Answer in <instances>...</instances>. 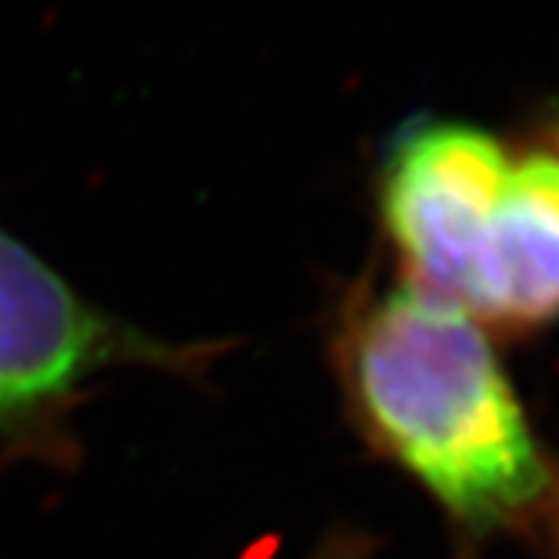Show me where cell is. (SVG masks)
I'll return each instance as SVG.
<instances>
[{"label":"cell","mask_w":559,"mask_h":559,"mask_svg":"<svg viewBox=\"0 0 559 559\" xmlns=\"http://www.w3.org/2000/svg\"><path fill=\"white\" fill-rule=\"evenodd\" d=\"M330 360L360 439L460 532H522L547 513L554 463L473 314L401 277L355 283L330 326Z\"/></svg>","instance_id":"6da1fadb"},{"label":"cell","mask_w":559,"mask_h":559,"mask_svg":"<svg viewBox=\"0 0 559 559\" xmlns=\"http://www.w3.org/2000/svg\"><path fill=\"white\" fill-rule=\"evenodd\" d=\"M221 342H171L106 311L0 227V444L22 457H72V414L116 370L200 380Z\"/></svg>","instance_id":"7a4b0ae2"},{"label":"cell","mask_w":559,"mask_h":559,"mask_svg":"<svg viewBox=\"0 0 559 559\" xmlns=\"http://www.w3.org/2000/svg\"><path fill=\"white\" fill-rule=\"evenodd\" d=\"M510 168L503 143L463 121H419L399 134L380 175L399 277L463 308Z\"/></svg>","instance_id":"3957f363"},{"label":"cell","mask_w":559,"mask_h":559,"mask_svg":"<svg viewBox=\"0 0 559 559\" xmlns=\"http://www.w3.org/2000/svg\"><path fill=\"white\" fill-rule=\"evenodd\" d=\"M463 311L507 333L559 320V159H513Z\"/></svg>","instance_id":"277c9868"},{"label":"cell","mask_w":559,"mask_h":559,"mask_svg":"<svg viewBox=\"0 0 559 559\" xmlns=\"http://www.w3.org/2000/svg\"><path fill=\"white\" fill-rule=\"evenodd\" d=\"M311 559H373V540L355 528H333L320 538Z\"/></svg>","instance_id":"5b68a950"}]
</instances>
